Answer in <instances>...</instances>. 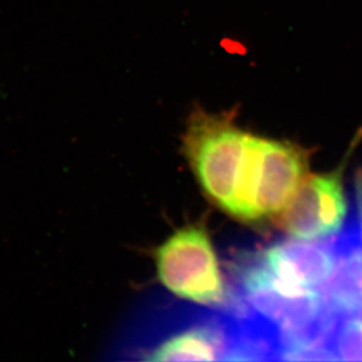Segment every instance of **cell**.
Returning <instances> with one entry per match:
<instances>
[{
	"label": "cell",
	"mask_w": 362,
	"mask_h": 362,
	"mask_svg": "<svg viewBox=\"0 0 362 362\" xmlns=\"http://www.w3.org/2000/svg\"><path fill=\"white\" fill-rule=\"evenodd\" d=\"M331 347L338 360L362 361V313L339 319Z\"/></svg>",
	"instance_id": "cell-9"
},
{
	"label": "cell",
	"mask_w": 362,
	"mask_h": 362,
	"mask_svg": "<svg viewBox=\"0 0 362 362\" xmlns=\"http://www.w3.org/2000/svg\"><path fill=\"white\" fill-rule=\"evenodd\" d=\"M262 263L277 277L299 286H324L334 272L338 253L334 238L288 240L274 243L258 253Z\"/></svg>",
	"instance_id": "cell-7"
},
{
	"label": "cell",
	"mask_w": 362,
	"mask_h": 362,
	"mask_svg": "<svg viewBox=\"0 0 362 362\" xmlns=\"http://www.w3.org/2000/svg\"><path fill=\"white\" fill-rule=\"evenodd\" d=\"M308 153L304 148L250 134L237 219L276 218L308 177Z\"/></svg>",
	"instance_id": "cell-4"
},
{
	"label": "cell",
	"mask_w": 362,
	"mask_h": 362,
	"mask_svg": "<svg viewBox=\"0 0 362 362\" xmlns=\"http://www.w3.org/2000/svg\"><path fill=\"white\" fill-rule=\"evenodd\" d=\"M158 279L169 292L192 304L244 318L252 311L224 278L204 226L177 229L154 251Z\"/></svg>",
	"instance_id": "cell-2"
},
{
	"label": "cell",
	"mask_w": 362,
	"mask_h": 362,
	"mask_svg": "<svg viewBox=\"0 0 362 362\" xmlns=\"http://www.w3.org/2000/svg\"><path fill=\"white\" fill-rule=\"evenodd\" d=\"M334 240L338 259L322 293L328 310L340 319L362 313V238L356 226Z\"/></svg>",
	"instance_id": "cell-8"
},
{
	"label": "cell",
	"mask_w": 362,
	"mask_h": 362,
	"mask_svg": "<svg viewBox=\"0 0 362 362\" xmlns=\"http://www.w3.org/2000/svg\"><path fill=\"white\" fill-rule=\"evenodd\" d=\"M229 270L233 286L253 313L277 329L304 327L328 312L322 292L283 281L258 255L237 257Z\"/></svg>",
	"instance_id": "cell-5"
},
{
	"label": "cell",
	"mask_w": 362,
	"mask_h": 362,
	"mask_svg": "<svg viewBox=\"0 0 362 362\" xmlns=\"http://www.w3.org/2000/svg\"><path fill=\"white\" fill-rule=\"evenodd\" d=\"M356 146L358 141H354L333 170L308 175L276 217L284 231L304 240H332L341 233L347 215L344 175Z\"/></svg>",
	"instance_id": "cell-6"
},
{
	"label": "cell",
	"mask_w": 362,
	"mask_h": 362,
	"mask_svg": "<svg viewBox=\"0 0 362 362\" xmlns=\"http://www.w3.org/2000/svg\"><path fill=\"white\" fill-rule=\"evenodd\" d=\"M236 327L237 318L226 312L192 311L163 299L139 312L117 353L123 360L226 361Z\"/></svg>",
	"instance_id": "cell-1"
},
{
	"label": "cell",
	"mask_w": 362,
	"mask_h": 362,
	"mask_svg": "<svg viewBox=\"0 0 362 362\" xmlns=\"http://www.w3.org/2000/svg\"><path fill=\"white\" fill-rule=\"evenodd\" d=\"M250 134L233 117L195 110L187 121L183 151L199 187L217 208L237 218L249 158Z\"/></svg>",
	"instance_id": "cell-3"
},
{
	"label": "cell",
	"mask_w": 362,
	"mask_h": 362,
	"mask_svg": "<svg viewBox=\"0 0 362 362\" xmlns=\"http://www.w3.org/2000/svg\"><path fill=\"white\" fill-rule=\"evenodd\" d=\"M354 190H356V215H358V229L362 238V168H359L356 174L354 181Z\"/></svg>",
	"instance_id": "cell-10"
}]
</instances>
